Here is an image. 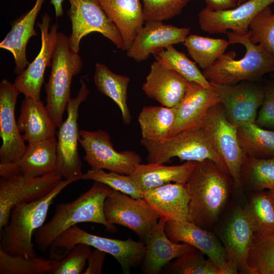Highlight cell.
Instances as JSON below:
<instances>
[{"mask_svg": "<svg viewBox=\"0 0 274 274\" xmlns=\"http://www.w3.org/2000/svg\"><path fill=\"white\" fill-rule=\"evenodd\" d=\"M231 177L212 160L197 162L186 183L190 196L189 221L203 228L218 220L228 199Z\"/></svg>", "mask_w": 274, "mask_h": 274, "instance_id": "obj_1", "label": "cell"}, {"mask_svg": "<svg viewBox=\"0 0 274 274\" xmlns=\"http://www.w3.org/2000/svg\"><path fill=\"white\" fill-rule=\"evenodd\" d=\"M112 189L94 181L91 187L74 200L56 204L51 219L35 232V243L42 253L49 250L54 241L72 226L84 222L94 223L115 232V226L106 219L104 206Z\"/></svg>", "mask_w": 274, "mask_h": 274, "instance_id": "obj_2", "label": "cell"}, {"mask_svg": "<svg viewBox=\"0 0 274 274\" xmlns=\"http://www.w3.org/2000/svg\"><path fill=\"white\" fill-rule=\"evenodd\" d=\"M79 180L81 177L63 179L44 197L14 207L7 224L1 230L0 248L12 255L25 258L37 257L32 242L33 235L44 225L54 199L68 185Z\"/></svg>", "mask_w": 274, "mask_h": 274, "instance_id": "obj_3", "label": "cell"}, {"mask_svg": "<svg viewBox=\"0 0 274 274\" xmlns=\"http://www.w3.org/2000/svg\"><path fill=\"white\" fill-rule=\"evenodd\" d=\"M229 44H238L246 49L244 56L235 59L231 51L221 55L211 66L202 70L211 84L232 85L245 81H259L264 75L274 74V55L261 45L252 43L248 33L238 35L226 33Z\"/></svg>", "mask_w": 274, "mask_h": 274, "instance_id": "obj_4", "label": "cell"}, {"mask_svg": "<svg viewBox=\"0 0 274 274\" xmlns=\"http://www.w3.org/2000/svg\"><path fill=\"white\" fill-rule=\"evenodd\" d=\"M83 62L78 53L70 47L69 38L58 32L50 64L51 72L45 89L46 107L57 127L63 122V116L71 97L74 76L82 70Z\"/></svg>", "mask_w": 274, "mask_h": 274, "instance_id": "obj_5", "label": "cell"}, {"mask_svg": "<svg viewBox=\"0 0 274 274\" xmlns=\"http://www.w3.org/2000/svg\"><path fill=\"white\" fill-rule=\"evenodd\" d=\"M85 244L113 256L120 265L124 273L143 260L145 252L144 242L131 238L126 240L111 238L90 233L77 225L60 234L50 246V258L60 260L77 244Z\"/></svg>", "mask_w": 274, "mask_h": 274, "instance_id": "obj_6", "label": "cell"}, {"mask_svg": "<svg viewBox=\"0 0 274 274\" xmlns=\"http://www.w3.org/2000/svg\"><path fill=\"white\" fill-rule=\"evenodd\" d=\"M140 143L147 151L148 163L164 164L176 157L186 161L210 159L230 176L225 162L212 146L202 128L181 131L162 142L142 139Z\"/></svg>", "mask_w": 274, "mask_h": 274, "instance_id": "obj_7", "label": "cell"}, {"mask_svg": "<svg viewBox=\"0 0 274 274\" xmlns=\"http://www.w3.org/2000/svg\"><path fill=\"white\" fill-rule=\"evenodd\" d=\"M202 128L215 151L225 162L234 186L241 187L240 172L245 154L239 144L237 127L227 119L220 102L209 109Z\"/></svg>", "mask_w": 274, "mask_h": 274, "instance_id": "obj_8", "label": "cell"}, {"mask_svg": "<svg viewBox=\"0 0 274 274\" xmlns=\"http://www.w3.org/2000/svg\"><path fill=\"white\" fill-rule=\"evenodd\" d=\"M80 83L81 87L77 95L71 97L67 104V117L56 132V172L64 179L81 177L83 174L82 162L78 150L80 138L78 119L80 106L87 100L89 90L82 79Z\"/></svg>", "mask_w": 274, "mask_h": 274, "instance_id": "obj_9", "label": "cell"}, {"mask_svg": "<svg viewBox=\"0 0 274 274\" xmlns=\"http://www.w3.org/2000/svg\"><path fill=\"white\" fill-rule=\"evenodd\" d=\"M68 1L70 7L67 14L72 23V32L68 38L73 51L79 53L81 40L93 32L101 33L118 48L125 51L119 30L97 0Z\"/></svg>", "mask_w": 274, "mask_h": 274, "instance_id": "obj_10", "label": "cell"}, {"mask_svg": "<svg viewBox=\"0 0 274 274\" xmlns=\"http://www.w3.org/2000/svg\"><path fill=\"white\" fill-rule=\"evenodd\" d=\"M79 132V142L85 153L83 158L92 169L130 175L141 163V157L134 151H117L109 133L101 129Z\"/></svg>", "mask_w": 274, "mask_h": 274, "instance_id": "obj_11", "label": "cell"}, {"mask_svg": "<svg viewBox=\"0 0 274 274\" xmlns=\"http://www.w3.org/2000/svg\"><path fill=\"white\" fill-rule=\"evenodd\" d=\"M104 212L108 223L130 229L143 242L159 219L143 198H134L113 189L105 199Z\"/></svg>", "mask_w": 274, "mask_h": 274, "instance_id": "obj_12", "label": "cell"}, {"mask_svg": "<svg viewBox=\"0 0 274 274\" xmlns=\"http://www.w3.org/2000/svg\"><path fill=\"white\" fill-rule=\"evenodd\" d=\"M55 172L38 177L15 175L0 178V230L7 224L16 206L40 199L52 191L63 180Z\"/></svg>", "mask_w": 274, "mask_h": 274, "instance_id": "obj_13", "label": "cell"}, {"mask_svg": "<svg viewBox=\"0 0 274 274\" xmlns=\"http://www.w3.org/2000/svg\"><path fill=\"white\" fill-rule=\"evenodd\" d=\"M211 84L231 124L238 127L246 123L255 122L263 100V84L252 81L232 85Z\"/></svg>", "mask_w": 274, "mask_h": 274, "instance_id": "obj_14", "label": "cell"}, {"mask_svg": "<svg viewBox=\"0 0 274 274\" xmlns=\"http://www.w3.org/2000/svg\"><path fill=\"white\" fill-rule=\"evenodd\" d=\"M51 20V17L45 13L41 22L37 24L41 31L39 53L25 69L17 75L14 81L15 86L25 97L40 99L45 72L50 66L58 32L57 24L55 23L50 26Z\"/></svg>", "mask_w": 274, "mask_h": 274, "instance_id": "obj_15", "label": "cell"}, {"mask_svg": "<svg viewBox=\"0 0 274 274\" xmlns=\"http://www.w3.org/2000/svg\"><path fill=\"white\" fill-rule=\"evenodd\" d=\"M273 4L274 0H248L233 8L222 11H212L205 7L198 13V23L203 31L210 34L231 31L246 35L254 18Z\"/></svg>", "mask_w": 274, "mask_h": 274, "instance_id": "obj_16", "label": "cell"}, {"mask_svg": "<svg viewBox=\"0 0 274 274\" xmlns=\"http://www.w3.org/2000/svg\"><path fill=\"white\" fill-rule=\"evenodd\" d=\"M164 229L172 241L188 244L206 255L219 268L221 274L237 273L229 263L224 245L205 229L188 220H170L166 222Z\"/></svg>", "mask_w": 274, "mask_h": 274, "instance_id": "obj_17", "label": "cell"}, {"mask_svg": "<svg viewBox=\"0 0 274 274\" xmlns=\"http://www.w3.org/2000/svg\"><path fill=\"white\" fill-rule=\"evenodd\" d=\"M20 92L6 79L0 83V163L15 162L25 152L26 145L15 118V106Z\"/></svg>", "mask_w": 274, "mask_h": 274, "instance_id": "obj_18", "label": "cell"}, {"mask_svg": "<svg viewBox=\"0 0 274 274\" xmlns=\"http://www.w3.org/2000/svg\"><path fill=\"white\" fill-rule=\"evenodd\" d=\"M57 138L28 143L21 157L15 162L0 163V176L38 177L57 170Z\"/></svg>", "mask_w": 274, "mask_h": 274, "instance_id": "obj_19", "label": "cell"}, {"mask_svg": "<svg viewBox=\"0 0 274 274\" xmlns=\"http://www.w3.org/2000/svg\"><path fill=\"white\" fill-rule=\"evenodd\" d=\"M190 30L161 21L146 22L126 50V55L137 62L144 61L170 45L183 43Z\"/></svg>", "mask_w": 274, "mask_h": 274, "instance_id": "obj_20", "label": "cell"}, {"mask_svg": "<svg viewBox=\"0 0 274 274\" xmlns=\"http://www.w3.org/2000/svg\"><path fill=\"white\" fill-rule=\"evenodd\" d=\"M220 102L214 87L190 82L180 103L175 107L176 119L169 136L181 131L202 127L209 109Z\"/></svg>", "mask_w": 274, "mask_h": 274, "instance_id": "obj_21", "label": "cell"}, {"mask_svg": "<svg viewBox=\"0 0 274 274\" xmlns=\"http://www.w3.org/2000/svg\"><path fill=\"white\" fill-rule=\"evenodd\" d=\"M254 230L245 208L237 207L225 229L223 245L231 266L241 273H249L248 257Z\"/></svg>", "mask_w": 274, "mask_h": 274, "instance_id": "obj_22", "label": "cell"}, {"mask_svg": "<svg viewBox=\"0 0 274 274\" xmlns=\"http://www.w3.org/2000/svg\"><path fill=\"white\" fill-rule=\"evenodd\" d=\"M190 82L156 60L150 66L142 89L148 97L163 106L173 108L181 101Z\"/></svg>", "mask_w": 274, "mask_h": 274, "instance_id": "obj_23", "label": "cell"}, {"mask_svg": "<svg viewBox=\"0 0 274 274\" xmlns=\"http://www.w3.org/2000/svg\"><path fill=\"white\" fill-rule=\"evenodd\" d=\"M166 220L159 218L145 241L143 271L147 274H158L170 261L181 256L190 249L185 243H176L165 232Z\"/></svg>", "mask_w": 274, "mask_h": 274, "instance_id": "obj_24", "label": "cell"}, {"mask_svg": "<svg viewBox=\"0 0 274 274\" xmlns=\"http://www.w3.org/2000/svg\"><path fill=\"white\" fill-rule=\"evenodd\" d=\"M143 198L167 221H189L190 196L186 184L168 183L143 192Z\"/></svg>", "mask_w": 274, "mask_h": 274, "instance_id": "obj_25", "label": "cell"}, {"mask_svg": "<svg viewBox=\"0 0 274 274\" xmlns=\"http://www.w3.org/2000/svg\"><path fill=\"white\" fill-rule=\"evenodd\" d=\"M44 0H36L33 7L13 23L10 31L0 43V48L9 51L15 64L14 73H21L29 65L26 46L29 40L37 36L34 27L38 14Z\"/></svg>", "mask_w": 274, "mask_h": 274, "instance_id": "obj_26", "label": "cell"}, {"mask_svg": "<svg viewBox=\"0 0 274 274\" xmlns=\"http://www.w3.org/2000/svg\"><path fill=\"white\" fill-rule=\"evenodd\" d=\"M97 1L119 30L126 51L145 22L141 1Z\"/></svg>", "mask_w": 274, "mask_h": 274, "instance_id": "obj_27", "label": "cell"}, {"mask_svg": "<svg viewBox=\"0 0 274 274\" xmlns=\"http://www.w3.org/2000/svg\"><path fill=\"white\" fill-rule=\"evenodd\" d=\"M17 124L27 143L56 136L57 126L41 99L25 97L21 101Z\"/></svg>", "mask_w": 274, "mask_h": 274, "instance_id": "obj_28", "label": "cell"}, {"mask_svg": "<svg viewBox=\"0 0 274 274\" xmlns=\"http://www.w3.org/2000/svg\"><path fill=\"white\" fill-rule=\"evenodd\" d=\"M197 162L187 161L177 165L164 164H139L130 175L143 191L171 182L186 184Z\"/></svg>", "mask_w": 274, "mask_h": 274, "instance_id": "obj_29", "label": "cell"}, {"mask_svg": "<svg viewBox=\"0 0 274 274\" xmlns=\"http://www.w3.org/2000/svg\"><path fill=\"white\" fill-rule=\"evenodd\" d=\"M130 80L128 77L113 73L105 64H95L94 81L98 90L116 104L126 125L129 124L131 121L127 104V91Z\"/></svg>", "mask_w": 274, "mask_h": 274, "instance_id": "obj_30", "label": "cell"}, {"mask_svg": "<svg viewBox=\"0 0 274 274\" xmlns=\"http://www.w3.org/2000/svg\"><path fill=\"white\" fill-rule=\"evenodd\" d=\"M176 119L174 107L147 106L144 107L138 116L142 139L162 142L169 136Z\"/></svg>", "mask_w": 274, "mask_h": 274, "instance_id": "obj_31", "label": "cell"}, {"mask_svg": "<svg viewBox=\"0 0 274 274\" xmlns=\"http://www.w3.org/2000/svg\"><path fill=\"white\" fill-rule=\"evenodd\" d=\"M237 134L245 155L258 159L274 158V130L248 122L237 127Z\"/></svg>", "mask_w": 274, "mask_h": 274, "instance_id": "obj_32", "label": "cell"}, {"mask_svg": "<svg viewBox=\"0 0 274 274\" xmlns=\"http://www.w3.org/2000/svg\"><path fill=\"white\" fill-rule=\"evenodd\" d=\"M240 182L241 187L255 192L274 189V158L258 159L245 155Z\"/></svg>", "mask_w": 274, "mask_h": 274, "instance_id": "obj_33", "label": "cell"}, {"mask_svg": "<svg viewBox=\"0 0 274 274\" xmlns=\"http://www.w3.org/2000/svg\"><path fill=\"white\" fill-rule=\"evenodd\" d=\"M194 61L202 70L211 66L225 53L229 44L227 40L197 35H189L183 43Z\"/></svg>", "mask_w": 274, "mask_h": 274, "instance_id": "obj_34", "label": "cell"}, {"mask_svg": "<svg viewBox=\"0 0 274 274\" xmlns=\"http://www.w3.org/2000/svg\"><path fill=\"white\" fill-rule=\"evenodd\" d=\"M244 208L255 234H274V201L268 191L255 192Z\"/></svg>", "mask_w": 274, "mask_h": 274, "instance_id": "obj_35", "label": "cell"}, {"mask_svg": "<svg viewBox=\"0 0 274 274\" xmlns=\"http://www.w3.org/2000/svg\"><path fill=\"white\" fill-rule=\"evenodd\" d=\"M156 61L173 70L188 81L198 83L204 87L212 84L204 76L196 63L189 59L183 52L170 45L155 55Z\"/></svg>", "mask_w": 274, "mask_h": 274, "instance_id": "obj_36", "label": "cell"}, {"mask_svg": "<svg viewBox=\"0 0 274 274\" xmlns=\"http://www.w3.org/2000/svg\"><path fill=\"white\" fill-rule=\"evenodd\" d=\"M57 260L10 255L0 248V274L49 273Z\"/></svg>", "mask_w": 274, "mask_h": 274, "instance_id": "obj_37", "label": "cell"}, {"mask_svg": "<svg viewBox=\"0 0 274 274\" xmlns=\"http://www.w3.org/2000/svg\"><path fill=\"white\" fill-rule=\"evenodd\" d=\"M247 263L250 274H274V234H254Z\"/></svg>", "mask_w": 274, "mask_h": 274, "instance_id": "obj_38", "label": "cell"}, {"mask_svg": "<svg viewBox=\"0 0 274 274\" xmlns=\"http://www.w3.org/2000/svg\"><path fill=\"white\" fill-rule=\"evenodd\" d=\"M198 249L190 250L176 258L165 273L173 274H221L219 268Z\"/></svg>", "mask_w": 274, "mask_h": 274, "instance_id": "obj_39", "label": "cell"}, {"mask_svg": "<svg viewBox=\"0 0 274 274\" xmlns=\"http://www.w3.org/2000/svg\"><path fill=\"white\" fill-rule=\"evenodd\" d=\"M81 178L101 183L134 198H143V192L130 175L91 168L82 174Z\"/></svg>", "mask_w": 274, "mask_h": 274, "instance_id": "obj_40", "label": "cell"}, {"mask_svg": "<svg viewBox=\"0 0 274 274\" xmlns=\"http://www.w3.org/2000/svg\"><path fill=\"white\" fill-rule=\"evenodd\" d=\"M248 34L252 43L261 45L267 52L274 55V11L270 6L254 18L250 25Z\"/></svg>", "mask_w": 274, "mask_h": 274, "instance_id": "obj_41", "label": "cell"}, {"mask_svg": "<svg viewBox=\"0 0 274 274\" xmlns=\"http://www.w3.org/2000/svg\"><path fill=\"white\" fill-rule=\"evenodd\" d=\"M145 22L163 21L180 14L190 0H141Z\"/></svg>", "mask_w": 274, "mask_h": 274, "instance_id": "obj_42", "label": "cell"}, {"mask_svg": "<svg viewBox=\"0 0 274 274\" xmlns=\"http://www.w3.org/2000/svg\"><path fill=\"white\" fill-rule=\"evenodd\" d=\"M91 247L85 244L76 245L63 258L56 261L49 274H81L91 253Z\"/></svg>", "mask_w": 274, "mask_h": 274, "instance_id": "obj_43", "label": "cell"}, {"mask_svg": "<svg viewBox=\"0 0 274 274\" xmlns=\"http://www.w3.org/2000/svg\"><path fill=\"white\" fill-rule=\"evenodd\" d=\"M264 97L255 123L258 126L274 130V80L263 84Z\"/></svg>", "mask_w": 274, "mask_h": 274, "instance_id": "obj_44", "label": "cell"}, {"mask_svg": "<svg viewBox=\"0 0 274 274\" xmlns=\"http://www.w3.org/2000/svg\"><path fill=\"white\" fill-rule=\"evenodd\" d=\"M106 253L98 249L92 251L88 259V266L83 274H100Z\"/></svg>", "mask_w": 274, "mask_h": 274, "instance_id": "obj_45", "label": "cell"}, {"mask_svg": "<svg viewBox=\"0 0 274 274\" xmlns=\"http://www.w3.org/2000/svg\"><path fill=\"white\" fill-rule=\"evenodd\" d=\"M206 8L212 11H222L237 6L236 0H204Z\"/></svg>", "mask_w": 274, "mask_h": 274, "instance_id": "obj_46", "label": "cell"}, {"mask_svg": "<svg viewBox=\"0 0 274 274\" xmlns=\"http://www.w3.org/2000/svg\"><path fill=\"white\" fill-rule=\"evenodd\" d=\"M64 0H50V4H52L56 11L59 12L62 10V3Z\"/></svg>", "mask_w": 274, "mask_h": 274, "instance_id": "obj_47", "label": "cell"}, {"mask_svg": "<svg viewBox=\"0 0 274 274\" xmlns=\"http://www.w3.org/2000/svg\"><path fill=\"white\" fill-rule=\"evenodd\" d=\"M268 193H269V195L271 196L274 201V189L268 190Z\"/></svg>", "mask_w": 274, "mask_h": 274, "instance_id": "obj_48", "label": "cell"}, {"mask_svg": "<svg viewBox=\"0 0 274 274\" xmlns=\"http://www.w3.org/2000/svg\"><path fill=\"white\" fill-rule=\"evenodd\" d=\"M248 1V0H236L237 3V5L242 4L247 2Z\"/></svg>", "mask_w": 274, "mask_h": 274, "instance_id": "obj_49", "label": "cell"}]
</instances>
